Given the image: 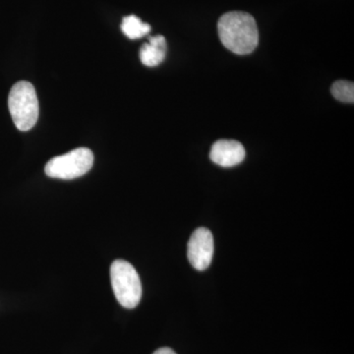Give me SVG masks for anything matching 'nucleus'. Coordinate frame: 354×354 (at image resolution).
<instances>
[{"label":"nucleus","instance_id":"6e6552de","mask_svg":"<svg viewBox=\"0 0 354 354\" xmlns=\"http://www.w3.org/2000/svg\"><path fill=\"white\" fill-rule=\"evenodd\" d=\"M121 31L130 39L143 38L151 32V26L135 15L127 16L121 23Z\"/></svg>","mask_w":354,"mask_h":354},{"label":"nucleus","instance_id":"9d476101","mask_svg":"<svg viewBox=\"0 0 354 354\" xmlns=\"http://www.w3.org/2000/svg\"><path fill=\"white\" fill-rule=\"evenodd\" d=\"M153 354H176L174 353V351H172L171 348H162L158 349V351H156L155 353Z\"/></svg>","mask_w":354,"mask_h":354},{"label":"nucleus","instance_id":"f03ea898","mask_svg":"<svg viewBox=\"0 0 354 354\" xmlns=\"http://www.w3.org/2000/svg\"><path fill=\"white\" fill-rule=\"evenodd\" d=\"M8 106L14 124L20 131H29L36 125L39 100L31 83L20 81L13 86L9 93Z\"/></svg>","mask_w":354,"mask_h":354},{"label":"nucleus","instance_id":"7ed1b4c3","mask_svg":"<svg viewBox=\"0 0 354 354\" xmlns=\"http://www.w3.org/2000/svg\"><path fill=\"white\" fill-rule=\"evenodd\" d=\"M111 281L113 293L121 306L133 309L142 297L141 279L138 272L125 260H115L111 267Z\"/></svg>","mask_w":354,"mask_h":354},{"label":"nucleus","instance_id":"f257e3e1","mask_svg":"<svg viewBox=\"0 0 354 354\" xmlns=\"http://www.w3.org/2000/svg\"><path fill=\"white\" fill-rule=\"evenodd\" d=\"M221 44L236 55L253 53L259 41L257 24L252 15L241 11L223 14L218 23Z\"/></svg>","mask_w":354,"mask_h":354},{"label":"nucleus","instance_id":"0eeeda50","mask_svg":"<svg viewBox=\"0 0 354 354\" xmlns=\"http://www.w3.org/2000/svg\"><path fill=\"white\" fill-rule=\"evenodd\" d=\"M167 44L165 37L155 36L149 39V43L144 44L140 50V59L148 67L158 66L164 62L167 55Z\"/></svg>","mask_w":354,"mask_h":354},{"label":"nucleus","instance_id":"423d86ee","mask_svg":"<svg viewBox=\"0 0 354 354\" xmlns=\"http://www.w3.org/2000/svg\"><path fill=\"white\" fill-rule=\"evenodd\" d=\"M245 149L236 140H218L212 146L209 158L212 162L223 167L241 164L245 158Z\"/></svg>","mask_w":354,"mask_h":354},{"label":"nucleus","instance_id":"39448f33","mask_svg":"<svg viewBox=\"0 0 354 354\" xmlns=\"http://www.w3.org/2000/svg\"><path fill=\"white\" fill-rule=\"evenodd\" d=\"M213 255V234L208 228H197L188 242L187 256L190 264L198 271H204L211 265Z\"/></svg>","mask_w":354,"mask_h":354},{"label":"nucleus","instance_id":"20e7f679","mask_svg":"<svg viewBox=\"0 0 354 354\" xmlns=\"http://www.w3.org/2000/svg\"><path fill=\"white\" fill-rule=\"evenodd\" d=\"M94 164V153L88 148H77L65 155L51 158L44 167V171L51 178H78L87 174Z\"/></svg>","mask_w":354,"mask_h":354},{"label":"nucleus","instance_id":"1a4fd4ad","mask_svg":"<svg viewBox=\"0 0 354 354\" xmlns=\"http://www.w3.org/2000/svg\"><path fill=\"white\" fill-rule=\"evenodd\" d=\"M332 95L337 101L353 104L354 84L349 81H337L333 84Z\"/></svg>","mask_w":354,"mask_h":354}]
</instances>
